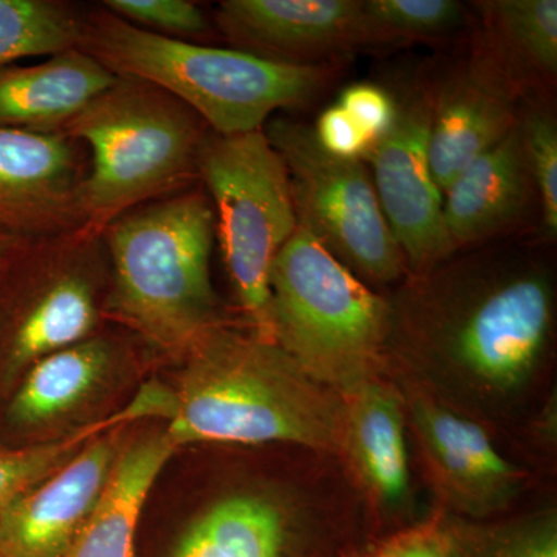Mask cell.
Here are the masks:
<instances>
[{
    "instance_id": "f1b7e54d",
    "label": "cell",
    "mask_w": 557,
    "mask_h": 557,
    "mask_svg": "<svg viewBox=\"0 0 557 557\" xmlns=\"http://www.w3.org/2000/svg\"><path fill=\"white\" fill-rule=\"evenodd\" d=\"M313 134L324 152L341 160L366 161L373 148L372 139L339 104L319 115Z\"/></svg>"
},
{
    "instance_id": "ac0fdd59",
    "label": "cell",
    "mask_w": 557,
    "mask_h": 557,
    "mask_svg": "<svg viewBox=\"0 0 557 557\" xmlns=\"http://www.w3.org/2000/svg\"><path fill=\"white\" fill-rule=\"evenodd\" d=\"M175 449L166 431L121 449L97 508L65 557H132L143 507Z\"/></svg>"
},
{
    "instance_id": "cb8c5ba5",
    "label": "cell",
    "mask_w": 557,
    "mask_h": 557,
    "mask_svg": "<svg viewBox=\"0 0 557 557\" xmlns=\"http://www.w3.org/2000/svg\"><path fill=\"white\" fill-rule=\"evenodd\" d=\"M84 13L60 0H0V69L78 49Z\"/></svg>"
},
{
    "instance_id": "ba28073f",
    "label": "cell",
    "mask_w": 557,
    "mask_h": 557,
    "mask_svg": "<svg viewBox=\"0 0 557 557\" xmlns=\"http://www.w3.org/2000/svg\"><path fill=\"white\" fill-rule=\"evenodd\" d=\"M287 168L298 223L359 278L388 284L408 271L364 161L329 156L313 127L288 119L263 126Z\"/></svg>"
},
{
    "instance_id": "d6986e66",
    "label": "cell",
    "mask_w": 557,
    "mask_h": 557,
    "mask_svg": "<svg viewBox=\"0 0 557 557\" xmlns=\"http://www.w3.org/2000/svg\"><path fill=\"white\" fill-rule=\"evenodd\" d=\"M115 357V344L94 335L40 358L27 369L24 383L11 399V423L36 428L69 416L108 379Z\"/></svg>"
},
{
    "instance_id": "83f0119b",
    "label": "cell",
    "mask_w": 557,
    "mask_h": 557,
    "mask_svg": "<svg viewBox=\"0 0 557 557\" xmlns=\"http://www.w3.org/2000/svg\"><path fill=\"white\" fill-rule=\"evenodd\" d=\"M338 104L375 145L391 131L397 116V100L383 87L359 83L341 94Z\"/></svg>"
},
{
    "instance_id": "4316f807",
    "label": "cell",
    "mask_w": 557,
    "mask_h": 557,
    "mask_svg": "<svg viewBox=\"0 0 557 557\" xmlns=\"http://www.w3.org/2000/svg\"><path fill=\"white\" fill-rule=\"evenodd\" d=\"M102 9L143 30L164 38H207L211 25L197 3L188 0H106Z\"/></svg>"
},
{
    "instance_id": "7402d4cb",
    "label": "cell",
    "mask_w": 557,
    "mask_h": 557,
    "mask_svg": "<svg viewBox=\"0 0 557 557\" xmlns=\"http://www.w3.org/2000/svg\"><path fill=\"white\" fill-rule=\"evenodd\" d=\"M287 525L277 505L260 496L220 500L180 539L172 557H284Z\"/></svg>"
},
{
    "instance_id": "8992f818",
    "label": "cell",
    "mask_w": 557,
    "mask_h": 557,
    "mask_svg": "<svg viewBox=\"0 0 557 557\" xmlns=\"http://www.w3.org/2000/svg\"><path fill=\"white\" fill-rule=\"evenodd\" d=\"M273 341L311 380L350 394L373 380L391 330V304L304 226L270 276Z\"/></svg>"
},
{
    "instance_id": "8fae6325",
    "label": "cell",
    "mask_w": 557,
    "mask_h": 557,
    "mask_svg": "<svg viewBox=\"0 0 557 557\" xmlns=\"http://www.w3.org/2000/svg\"><path fill=\"white\" fill-rule=\"evenodd\" d=\"M87 150L62 134L0 129V230L38 242L86 225Z\"/></svg>"
},
{
    "instance_id": "484cf974",
    "label": "cell",
    "mask_w": 557,
    "mask_h": 557,
    "mask_svg": "<svg viewBox=\"0 0 557 557\" xmlns=\"http://www.w3.org/2000/svg\"><path fill=\"white\" fill-rule=\"evenodd\" d=\"M520 131L531 177L539 205L542 223L549 239L557 233V126L548 110L531 109L520 113Z\"/></svg>"
},
{
    "instance_id": "52a82bcc",
    "label": "cell",
    "mask_w": 557,
    "mask_h": 557,
    "mask_svg": "<svg viewBox=\"0 0 557 557\" xmlns=\"http://www.w3.org/2000/svg\"><path fill=\"white\" fill-rule=\"evenodd\" d=\"M199 180L214 209L215 236L249 332L274 343L271 269L299 225L287 168L263 129L228 137L209 131Z\"/></svg>"
},
{
    "instance_id": "30bf717a",
    "label": "cell",
    "mask_w": 557,
    "mask_h": 557,
    "mask_svg": "<svg viewBox=\"0 0 557 557\" xmlns=\"http://www.w3.org/2000/svg\"><path fill=\"white\" fill-rule=\"evenodd\" d=\"M391 131L368 159L381 209L413 276L453 258L443 220V194L429 164L432 83H416L399 95Z\"/></svg>"
},
{
    "instance_id": "e0dca14e",
    "label": "cell",
    "mask_w": 557,
    "mask_h": 557,
    "mask_svg": "<svg viewBox=\"0 0 557 557\" xmlns=\"http://www.w3.org/2000/svg\"><path fill=\"white\" fill-rule=\"evenodd\" d=\"M412 416L429 458L458 498L487 508L507 496L516 469L478 423L426 399L413 403Z\"/></svg>"
},
{
    "instance_id": "6da1fadb",
    "label": "cell",
    "mask_w": 557,
    "mask_h": 557,
    "mask_svg": "<svg viewBox=\"0 0 557 557\" xmlns=\"http://www.w3.org/2000/svg\"><path fill=\"white\" fill-rule=\"evenodd\" d=\"M166 434L189 443L346 446L347 406L311 380L276 343L218 325L183 355Z\"/></svg>"
},
{
    "instance_id": "9c48e42d",
    "label": "cell",
    "mask_w": 557,
    "mask_h": 557,
    "mask_svg": "<svg viewBox=\"0 0 557 557\" xmlns=\"http://www.w3.org/2000/svg\"><path fill=\"white\" fill-rule=\"evenodd\" d=\"M28 284L5 343L7 376L94 336L100 281L109 274L102 234L89 228L30 242L17 255Z\"/></svg>"
},
{
    "instance_id": "ffe728a7",
    "label": "cell",
    "mask_w": 557,
    "mask_h": 557,
    "mask_svg": "<svg viewBox=\"0 0 557 557\" xmlns=\"http://www.w3.org/2000/svg\"><path fill=\"white\" fill-rule=\"evenodd\" d=\"M347 397L346 446L370 487L387 504H401L409 493L401 401L375 380L366 381Z\"/></svg>"
},
{
    "instance_id": "603a6c76",
    "label": "cell",
    "mask_w": 557,
    "mask_h": 557,
    "mask_svg": "<svg viewBox=\"0 0 557 557\" xmlns=\"http://www.w3.org/2000/svg\"><path fill=\"white\" fill-rule=\"evenodd\" d=\"M168 388L152 384L143 388L134 401L113 416L101 418L42 445L0 450V516L17 498L64 467L91 440L113 429L129 426L143 418L166 417L164 412H168Z\"/></svg>"
},
{
    "instance_id": "9a60e30c",
    "label": "cell",
    "mask_w": 557,
    "mask_h": 557,
    "mask_svg": "<svg viewBox=\"0 0 557 557\" xmlns=\"http://www.w3.org/2000/svg\"><path fill=\"white\" fill-rule=\"evenodd\" d=\"M534 196L519 121L443 193V220L454 252L512 228L525 215Z\"/></svg>"
},
{
    "instance_id": "d4e9b609",
    "label": "cell",
    "mask_w": 557,
    "mask_h": 557,
    "mask_svg": "<svg viewBox=\"0 0 557 557\" xmlns=\"http://www.w3.org/2000/svg\"><path fill=\"white\" fill-rule=\"evenodd\" d=\"M467 22L456 0H361L362 47L434 42Z\"/></svg>"
},
{
    "instance_id": "44dd1931",
    "label": "cell",
    "mask_w": 557,
    "mask_h": 557,
    "mask_svg": "<svg viewBox=\"0 0 557 557\" xmlns=\"http://www.w3.org/2000/svg\"><path fill=\"white\" fill-rule=\"evenodd\" d=\"M474 5L482 16L480 38L523 94L556 79V0H486Z\"/></svg>"
},
{
    "instance_id": "3957f363",
    "label": "cell",
    "mask_w": 557,
    "mask_h": 557,
    "mask_svg": "<svg viewBox=\"0 0 557 557\" xmlns=\"http://www.w3.org/2000/svg\"><path fill=\"white\" fill-rule=\"evenodd\" d=\"M214 209L200 186L124 212L102 231L104 309L149 346L182 358L223 324L212 287Z\"/></svg>"
},
{
    "instance_id": "5bb4252c",
    "label": "cell",
    "mask_w": 557,
    "mask_h": 557,
    "mask_svg": "<svg viewBox=\"0 0 557 557\" xmlns=\"http://www.w3.org/2000/svg\"><path fill=\"white\" fill-rule=\"evenodd\" d=\"M124 428L91 440L0 516V557H65L104 493Z\"/></svg>"
},
{
    "instance_id": "d6a6232c",
    "label": "cell",
    "mask_w": 557,
    "mask_h": 557,
    "mask_svg": "<svg viewBox=\"0 0 557 557\" xmlns=\"http://www.w3.org/2000/svg\"><path fill=\"white\" fill-rule=\"evenodd\" d=\"M379 557H399L398 545L397 547L391 548L388 552L383 553V555Z\"/></svg>"
},
{
    "instance_id": "277c9868",
    "label": "cell",
    "mask_w": 557,
    "mask_h": 557,
    "mask_svg": "<svg viewBox=\"0 0 557 557\" xmlns=\"http://www.w3.org/2000/svg\"><path fill=\"white\" fill-rule=\"evenodd\" d=\"M78 50L113 75L168 91L223 137L263 129L274 112L307 104L332 79L329 65L282 64L236 49L164 38L102 7L84 13Z\"/></svg>"
},
{
    "instance_id": "1f68e13d",
    "label": "cell",
    "mask_w": 557,
    "mask_h": 557,
    "mask_svg": "<svg viewBox=\"0 0 557 557\" xmlns=\"http://www.w3.org/2000/svg\"><path fill=\"white\" fill-rule=\"evenodd\" d=\"M27 244H30V242L0 230V267L13 259Z\"/></svg>"
},
{
    "instance_id": "2e32d148",
    "label": "cell",
    "mask_w": 557,
    "mask_h": 557,
    "mask_svg": "<svg viewBox=\"0 0 557 557\" xmlns=\"http://www.w3.org/2000/svg\"><path fill=\"white\" fill-rule=\"evenodd\" d=\"M116 75L78 49L0 69V129L60 134Z\"/></svg>"
},
{
    "instance_id": "f546056e",
    "label": "cell",
    "mask_w": 557,
    "mask_h": 557,
    "mask_svg": "<svg viewBox=\"0 0 557 557\" xmlns=\"http://www.w3.org/2000/svg\"><path fill=\"white\" fill-rule=\"evenodd\" d=\"M505 557H557V537L555 530L536 531L515 547L508 549Z\"/></svg>"
},
{
    "instance_id": "7c38bea8",
    "label": "cell",
    "mask_w": 557,
    "mask_h": 557,
    "mask_svg": "<svg viewBox=\"0 0 557 557\" xmlns=\"http://www.w3.org/2000/svg\"><path fill=\"white\" fill-rule=\"evenodd\" d=\"M523 95L478 33L467 60L432 84L429 164L440 193L518 126Z\"/></svg>"
},
{
    "instance_id": "7a4b0ae2",
    "label": "cell",
    "mask_w": 557,
    "mask_h": 557,
    "mask_svg": "<svg viewBox=\"0 0 557 557\" xmlns=\"http://www.w3.org/2000/svg\"><path fill=\"white\" fill-rule=\"evenodd\" d=\"M391 330L409 350L442 359L482 386L507 391L533 373L553 329V289L530 262L496 256L429 271Z\"/></svg>"
},
{
    "instance_id": "5b68a950",
    "label": "cell",
    "mask_w": 557,
    "mask_h": 557,
    "mask_svg": "<svg viewBox=\"0 0 557 557\" xmlns=\"http://www.w3.org/2000/svg\"><path fill=\"white\" fill-rule=\"evenodd\" d=\"M87 150L84 228L196 186L209 129L188 106L146 81L119 76L65 124Z\"/></svg>"
},
{
    "instance_id": "4fadbf2b",
    "label": "cell",
    "mask_w": 557,
    "mask_h": 557,
    "mask_svg": "<svg viewBox=\"0 0 557 557\" xmlns=\"http://www.w3.org/2000/svg\"><path fill=\"white\" fill-rule=\"evenodd\" d=\"M234 49L289 65H329L361 49V0H225L215 14Z\"/></svg>"
},
{
    "instance_id": "4dcf8cb0",
    "label": "cell",
    "mask_w": 557,
    "mask_h": 557,
    "mask_svg": "<svg viewBox=\"0 0 557 557\" xmlns=\"http://www.w3.org/2000/svg\"><path fill=\"white\" fill-rule=\"evenodd\" d=\"M399 557H448L440 544L428 539H412L398 545Z\"/></svg>"
}]
</instances>
